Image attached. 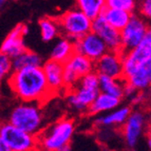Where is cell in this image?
Segmentation results:
<instances>
[{"label":"cell","mask_w":151,"mask_h":151,"mask_svg":"<svg viewBox=\"0 0 151 151\" xmlns=\"http://www.w3.org/2000/svg\"><path fill=\"white\" fill-rule=\"evenodd\" d=\"M8 85L21 101L45 103L54 95L47 81L42 67L14 70L8 77Z\"/></svg>","instance_id":"obj_1"},{"label":"cell","mask_w":151,"mask_h":151,"mask_svg":"<svg viewBox=\"0 0 151 151\" xmlns=\"http://www.w3.org/2000/svg\"><path fill=\"white\" fill-rule=\"evenodd\" d=\"M75 132L72 119H61L38 133V147L47 151H69Z\"/></svg>","instance_id":"obj_2"},{"label":"cell","mask_w":151,"mask_h":151,"mask_svg":"<svg viewBox=\"0 0 151 151\" xmlns=\"http://www.w3.org/2000/svg\"><path fill=\"white\" fill-rule=\"evenodd\" d=\"M99 93V75L96 71H93L83 76L77 85L70 90L67 96V103L72 110L79 113L88 112L89 107Z\"/></svg>","instance_id":"obj_3"},{"label":"cell","mask_w":151,"mask_h":151,"mask_svg":"<svg viewBox=\"0 0 151 151\" xmlns=\"http://www.w3.org/2000/svg\"><path fill=\"white\" fill-rule=\"evenodd\" d=\"M8 122L29 133L38 135L42 130L43 124V113L40 103L21 101V104L11 111Z\"/></svg>","instance_id":"obj_4"},{"label":"cell","mask_w":151,"mask_h":151,"mask_svg":"<svg viewBox=\"0 0 151 151\" xmlns=\"http://www.w3.org/2000/svg\"><path fill=\"white\" fill-rule=\"evenodd\" d=\"M57 20L61 34L72 41H76L92 31L93 20L77 8L65 12L57 18Z\"/></svg>","instance_id":"obj_5"},{"label":"cell","mask_w":151,"mask_h":151,"mask_svg":"<svg viewBox=\"0 0 151 151\" xmlns=\"http://www.w3.org/2000/svg\"><path fill=\"white\" fill-rule=\"evenodd\" d=\"M0 142L8 145L11 151H33L39 149L37 135L18 128L10 122L1 125Z\"/></svg>","instance_id":"obj_6"},{"label":"cell","mask_w":151,"mask_h":151,"mask_svg":"<svg viewBox=\"0 0 151 151\" xmlns=\"http://www.w3.org/2000/svg\"><path fill=\"white\" fill-rule=\"evenodd\" d=\"M149 27L150 23L143 16L133 13L128 24L121 31L122 52L126 53L136 48L145 37Z\"/></svg>","instance_id":"obj_7"},{"label":"cell","mask_w":151,"mask_h":151,"mask_svg":"<svg viewBox=\"0 0 151 151\" xmlns=\"http://www.w3.org/2000/svg\"><path fill=\"white\" fill-rule=\"evenodd\" d=\"M146 125L147 119L145 113H143L142 111L131 112L128 119L122 126V134L125 141V145L129 149H134L137 146L142 135L144 134Z\"/></svg>","instance_id":"obj_8"},{"label":"cell","mask_w":151,"mask_h":151,"mask_svg":"<svg viewBox=\"0 0 151 151\" xmlns=\"http://www.w3.org/2000/svg\"><path fill=\"white\" fill-rule=\"evenodd\" d=\"M74 50L76 53L83 54L93 61H96L107 53L109 49L103 38L91 31L83 37L74 41Z\"/></svg>","instance_id":"obj_9"},{"label":"cell","mask_w":151,"mask_h":151,"mask_svg":"<svg viewBox=\"0 0 151 151\" xmlns=\"http://www.w3.org/2000/svg\"><path fill=\"white\" fill-rule=\"evenodd\" d=\"M95 71L99 75H107L113 78H123V52L108 51L99 59L95 61Z\"/></svg>","instance_id":"obj_10"},{"label":"cell","mask_w":151,"mask_h":151,"mask_svg":"<svg viewBox=\"0 0 151 151\" xmlns=\"http://www.w3.org/2000/svg\"><path fill=\"white\" fill-rule=\"evenodd\" d=\"M28 34V25L23 24V23L17 24L2 41L1 53L6 54L12 58H15L18 55H20L22 52H24L28 49L24 43V36H27Z\"/></svg>","instance_id":"obj_11"},{"label":"cell","mask_w":151,"mask_h":151,"mask_svg":"<svg viewBox=\"0 0 151 151\" xmlns=\"http://www.w3.org/2000/svg\"><path fill=\"white\" fill-rule=\"evenodd\" d=\"M92 32L99 35L106 42L109 51L122 52V33L106 21L103 15L94 18L92 21Z\"/></svg>","instance_id":"obj_12"},{"label":"cell","mask_w":151,"mask_h":151,"mask_svg":"<svg viewBox=\"0 0 151 151\" xmlns=\"http://www.w3.org/2000/svg\"><path fill=\"white\" fill-rule=\"evenodd\" d=\"M149 57H151V24L139 45L133 50L123 53L124 74L130 71L134 65L141 63L142 60Z\"/></svg>","instance_id":"obj_13"},{"label":"cell","mask_w":151,"mask_h":151,"mask_svg":"<svg viewBox=\"0 0 151 151\" xmlns=\"http://www.w3.org/2000/svg\"><path fill=\"white\" fill-rule=\"evenodd\" d=\"M124 78L131 83L137 90H146L151 87V57L135 65L124 74Z\"/></svg>","instance_id":"obj_14"},{"label":"cell","mask_w":151,"mask_h":151,"mask_svg":"<svg viewBox=\"0 0 151 151\" xmlns=\"http://www.w3.org/2000/svg\"><path fill=\"white\" fill-rule=\"evenodd\" d=\"M42 69L45 71L49 87H50L51 91L53 92L54 95L59 93L61 90L65 89V81H63L65 65L63 63L50 58L49 60L43 63Z\"/></svg>","instance_id":"obj_15"},{"label":"cell","mask_w":151,"mask_h":151,"mask_svg":"<svg viewBox=\"0 0 151 151\" xmlns=\"http://www.w3.org/2000/svg\"><path fill=\"white\" fill-rule=\"evenodd\" d=\"M132 110L129 106L117 107L112 111H109L108 113L104 115L97 116L95 119V124L101 127H122L125 122L128 119L129 115L131 114Z\"/></svg>","instance_id":"obj_16"},{"label":"cell","mask_w":151,"mask_h":151,"mask_svg":"<svg viewBox=\"0 0 151 151\" xmlns=\"http://www.w3.org/2000/svg\"><path fill=\"white\" fill-rule=\"evenodd\" d=\"M63 65L65 69L72 71L79 78L95 71V61H93L91 58L87 57L83 54L76 53V52Z\"/></svg>","instance_id":"obj_17"},{"label":"cell","mask_w":151,"mask_h":151,"mask_svg":"<svg viewBox=\"0 0 151 151\" xmlns=\"http://www.w3.org/2000/svg\"><path fill=\"white\" fill-rule=\"evenodd\" d=\"M121 101V98L101 92L95 98V101L92 103V105L89 107L88 113L91 115H99V114L106 113L117 108Z\"/></svg>","instance_id":"obj_18"},{"label":"cell","mask_w":151,"mask_h":151,"mask_svg":"<svg viewBox=\"0 0 151 151\" xmlns=\"http://www.w3.org/2000/svg\"><path fill=\"white\" fill-rule=\"evenodd\" d=\"M101 15L105 17L106 21L113 28L122 31L130 21L131 17L133 15L132 12L123 10V9L109 8L107 6Z\"/></svg>","instance_id":"obj_19"},{"label":"cell","mask_w":151,"mask_h":151,"mask_svg":"<svg viewBox=\"0 0 151 151\" xmlns=\"http://www.w3.org/2000/svg\"><path fill=\"white\" fill-rule=\"evenodd\" d=\"M125 83H126V79L124 77L113 78L107 75H99V90L101 92L113 95L121 99L125 97L124 95Z\"/></svg>","instance_id":"obj_20"},{"label":"cell","mask_w":151,"mask_h":151,"mask_svg":"<svg viewBox=\"0 0 151 151\" xmlns=\"http://www.w3.org/2000/svg\"><path fill=\"white\" fill-rule=\"evenodd\" d=\"M74 53H75L74 41H72L71 39H69L68 37L65 36L63 38L58 39L57 42L55 43V45L51 51L50 58L65 63V61L69 60V58Z\"/></svg>","instance_id":"obj_21"},{"label":"cell","mask_w":151,"mask_h":151,"mask_svg":"<svg viewBox=\"0 0 151 151\" xmlns=\"http://www.w3.org/2000/svg\"><path fill=\"white\" fill-rule=\"evenodd\" d=\"M42 57L38 53L29 49H27L17 57L13 58L14 70H20V69L30 68V67H42Z\"/></svg>","instance_id":"obj_22"},{"label":"cell","mask_w":151,"mask_h":151,"mask_svg":"<svg viewBox=\"0 0 151 151\" xmlns=\"http://www.w3.org/2000/svg\"><path fill=\"white\" fill-rule=\"evenodd\" d=\"M75 4L76 8L93 20L103 14L107 8V0H75Z\"/></svg>","instance_id":"obj_23"},{"label":"cell","mask_w":151,"mask_h":151,"mask_svg":"<svg viewBox=\"0 0 151 151\" xmlns=\"http://www.w3.org/2000/svg\"><path fill=\"white\" fill-rule=\"evenodd\" d=\"M38 25H39V29H40L41 39L43 41H45V42L52 41L56 37H58L59 34H61V30L57 18L56 19L50 17L41 18L39 22H38Z\"/></svg>","instance_id":"obj_24"},{"label":"cell","mask_w":151,"mask_h":151,"mask_svg":"<svg viewBox=\"0 0 151 151\" xmlns=\"http://www.w3.org/2000/svg\"><path fill=\"white\" fill-rule=\"evenodd\" d=\"M107 6L123 9V10L134 13L139 5L136 3V0H107Z\"/></svg>","instance_id":"obj_25"},{"label":"cell","mask_w":151,"mask_h":151,"mask_svg":"<svg viewBox=\"0 0 151 151\" xmlns=\"http://www.w3.org/2000/svg\"><path fill=\"white\" fill-rule=\"evenodd\" d=\"M14 71L13 68V58L4 53L0 54V77L1 79L8 78Z\"/></svg>","instance_id":"obj_26"},{"label":"cell","mask_w":151,"mask_h":151,"mask_svg":"<svg viewBox=\"0 0 151 151\" xmlns=\"http://www.w3.org/2000/svg\"><path fill=\"white\" fill-rule=\"evenodd\" d=\"M137 11L139 15L151 24V0H143L137 6Z\"/></svg>","instance_id":"obj_27"},{"label":"cell","mask_w":151,"mask_h":151,"mask_svg":"<svg viewBox=\"0 0 151 151\" xmlns=\"http://www.w3.org/2000/svg\"><path fill=\"white\" fill-rule=\"evenodd\" d=\"M145 99H146V94H145L144 90H139L135 95H133L130 98V103L132 106H139L144 103Z\"/></svg>","instance_id":"obj_28"},{"label":"cell","mask_w":151,"mask_h":151,"mask_svg":"<svg viewBox=\"0 0 151 151\" xmlns=\"http://www.w3.org/2000/svg\"><path fill=\"white\" fill-rule=\"evenodd\" d=\"M137 89L132 85L131 83L126 81V83H125V88H124V95L125 97H128V98H131L133 95H135L137 93Z\"/></svg>","instance_id":"obj_29"},{"label":"cell","mask_w":151,"mask_h":151,"mask_svg":"<svg viewBox=\"0 0 151 151\" xmlns=\"http://www.w3.org/2000/svg\"><path fill=\"white\" fill-rule=\"evenodd\" d=\"M0 150H1V151H11V149L9 148L8 145H5L4 143L0 142Z\"/></svg>","instance_id":"obj_30"},{"label":"cell","mask_w":151,"mask_h":151,"mask_svg":"<svg viewBox=\"0 0 151 151\" xmlns=\"http://www.w3.org/2000/svg\"><path fill=\"white\" fill-rule=\"evenodd\" d=\"M146 142H147V146H148V149H150V150H151V134L150 133L147 135Z\"/></svg>","instance_id":"obj_31"},{"label":"cell","mask_w":151,"mask_h":151,"mask_svg":"<svg viewBox=\"0 0 151 151\" xmlns=\"http://www.w3.org/2000/svg\"><path fill=\"white\" fill-rule=\"evenodd\" d=\"M5 2H6V0H0V5H1V6H2V5L4 4Z\"/></svg>","instance_id":"obj_32"},{"label":"cell","mask_w":151,"mask_h":151,"mask_svg":"<svg viewBox=\"0 0 151 151\" xmlns=\"http://www.w3.org/2000/svg\"><path fill=\"white\" fill-rule=\"evenodd\" d=\"M150 134H151V131H150Z\"/></svg>","instance_id":"obj_33"}]
</instances>
